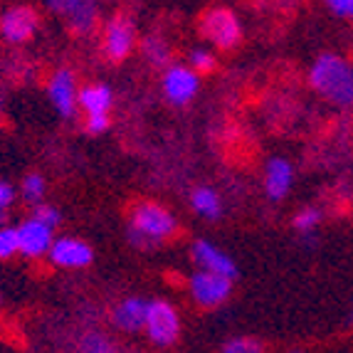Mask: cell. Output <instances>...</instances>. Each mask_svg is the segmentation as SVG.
Segmentation results:
<instances>
[{
    "label": "cell",
    "instance_id": "cell-1",
    "mask_svg": "<svg viewBox=\"0 0 353 353\" xmlns=\"http://www.w3.org/2000/svg\"><path fill=\"white\" fill-rule=\"evenodd\" d=\"M309 84L319 97L339 109H353V65L341 54H321L312 65Z\"/></svg>",
    "mask_w": 353,
    "mask_h": 353
},
{
    "label": "cell",
    "instance_id": "cell-2",
    "mask_svg": "<svg viewBox=\"0 0 353 353\" xmlns=\"http://www.w3.org/2000/svg\"><path fill=\"white\" fill-rule=\"evenodd\" d=\"M176 230H178L176 218H173L163 205H156V203H139V205L131 210L129 237L139 248L159 245V242L176 235Z\"/></svg>",
    "mask_w": 353,
    "mask_h": 353
},
{
    "label": "cell",
    "instance_id": "cell-3",
    "mask_svg": "<svg viewBox=\"0 0 353 353\" xmlns=\"http://www.w3.org/2000/svg\"><path fill=\"white\" fill-rule=\"evenodd\" d=\"M143 331L156 346H173L181 339V316H178L176 306L163 299L148 301Z\"/></svg>",
    "mask_w": 353,
    "mask_h": 353
},
{
    "label": "cell",
    "instance_id": "cell-4",
    "mask_svg": "<svg viewBox=\"0 0 353 353\" xmlns=\"http://www.w3.org/2000/svg\"><path fill=\"white\" fill-rule=\"evenodd\" d=\"M232 282H235V279L198 267V270L190 274L188 289L195 304L212 309V306H220L223 301H228V296L232 294Z\"/></svg>",
    "mask_w": 353,
    "mask_h": 353
},
{
    "label": "cell",
    "instance_id": "cell-5",
    "mask_svg": "<svg viewBox=\"0 0 353 353\" xmlns=\"http://www.w3.org/2000/svg\"><path fill=\"white\" fill-rule=\"evenodd\" d=\"M201 32L205 40H210L212 45H218L223 50L235 48L242 37L240 20L235 18V12L225 10V8H215V10L203 15Z\"/></svg>",
    "mask_w": 353,
    "mask_h": 353
},
{
    "label": "cell",
    "instance_id": "cell-6",
    "mask_svg": "<svg viewBox=\"0 0 353 353\" xmlns=\"http://www.w3.org/2000/svg\"><path fill=\"white\" fill-rule=\"evenodd\" d=\"M161 87H163L165 99L176 106H185L188 101L195 99L198 89H201V77L193 67L185 65H171L163 72V79H161Z\"/></svg>",
    "mask_w": 353,
    "mask_h": 353
},
{
    "label": "cell",
    "instance_id": "cell-7",
    "mask_svg": "<svg viewBox=\"0 0 353 353\" xmlns=\"http://www.w3.org/2000/svg\"><path fill=\"white\" fill-rule=\"evenodd\" d=\"M48 8L74 32H92L99 20V0H48Z\"/></svg>",
    "mask_w": 353,
    "mask_h": 353
},
{
    "label": "cell",
    "instance_id": "cell-8",
    "mask_svg": "<svg viewBox=\"0 0 353 353\" xmlns=\"http://www.w3.org/2000/svg\"><path fill=\"white\" fill-rule=\"evenodd\" d=\"M18 237H20V254L28 259H37V257H45L50 252V248H52L54 228L37 220L35 215H30L25 223H20Z\"/></svg>",
    "mask_w": 353,
    "mask_h": 353
},
{
    "label": "cell",
    "instance_id": "cell-9",
    "mask_svg": "<svg viewBox=\"0 0 353 353\" xmlns=\"http://www.w3.org/2000/svg\"><path fill=\"white\" fill-rule=\"evenodd\" d=\"M37 30V15L32 8L15 6L0 15V35L10 45H23Z\"/></svg>",
    "mask_w": 353,
    "mask_h": 353
},
{
    "label": "cell",
    "instance_id": "cell-10",
    "mask_svg": "<svg viewBox=\"0 0 353 353\" xmlns=\"http://www.w3.org/2000/svg\"><path fill=\"white\" fill-rule=\"evenodd\" d=\"M50 262L54 267H62V270H82V267L92 265L94 252L84 240H77V237H59L52 240V248H50Z\"/></svg>",
    "mask_w": 353,
    "mask_h": 353
},
{
    "label": "cell",
    "instance_id": "cell-11",
    "mask_svg": "<svg viewBox=\"0 0 353 353\" xmlns=\"http://www.w3.org/2000/svg\"><path fill=\"white\" fill-rule=\"evenodd\" d=\"M136 45V30L134 23L124 15L119 18H112L104 28V52L109 59L114 62H121L131 54Z\"/></svg>",
    "mask_w": 353,
    "mask_h": 353
},
{
    "label": "cell",
    "instance_id": "cell-12",
    "mask_svg": "<svg viewBox=\"0 0 353 353\" xmlns=\"http://www.w3.org/2000/svg\"><path fill=\"white\" fill-rule=\"evenodd\" d=\"M48 94L54 112L62 119H72L77 112V79L70 70H57L48 82Z\"/></svg>",
    "mask_w": 353,
    "mask_h": 353
},
{
    "label": "cell",
    "instance_id": "cell-13",
    "mask_svg": "<svg viewBox=\"0 0 353 353\" xmlns=\"http://www.w3.org/2000/svg\"><path fill=\"white\" fill-rule=\"evenodd\" d=\"M190 254H193V262L201 270H210V272H218V274H225L230 279H237L235 259L230 257L228 252H223L220 248H215L212 242L195 240L193 248H190Z\"/></svg>",
    "mask_w": 353,
    "mask_h": 353
},
{
    "label": "cell",
    "instance_id": "cell-14",
    "mask_svg": "<svg viewBox=\"0 0 353 353\" xmlns=\"http://www.w3.org/2000/svg\"><path fill=\"white\" fill-rule=\"evenodd\" d=\"M146 312H148V301L141 296H129V299L119 301L112 312V321L119 331L124 334H136V331H143L146 324Z\"/></svg>",
    "mask_w": 353,
    "mask_h": 353
},
{
    "label": "cell",
    "instance_id": "cell-15",
    "mask_svg": "<svg viewBox=\"0 0 353 353\" xmlns=\"http://www.w3.org/2000/svg\"><path fill=\"white\" fill-rule=\"evenodd\" d=\"M294 183V168L287 159H270L265 171V193L270 201H284Z\"/></svg>",
    "mask_w": 353,
    "mask_h": 353
},
{
    "label": "cell",
    "instance_id": "cell-16",
    "mask_svg": "<svg viewBox=\"0 0 353 353\" xmlns=\"http://www.w3.org/2000/svg\"><path fill=\"white\" fill-rule=\"evenodd\" d=\"M77 104L87 117H97V114H109L114 104V94L112 89L106 84H89L79 92L77 97Z\"/></svg>",
    "mask_w": 353,
    "mask_h": 353
},
{
    "label": "cell",
    "instance_id": "cell-17",
    "mask_svg": "<svg viewBox=\"0 0 353 353\" xmlns=\"http://www.w3.org/2000/svg\"><path fill=\"white\" fill-rule=\"evenodd\" d=\"M190 205L205 220H218L223 215V198L218 195V190L208 188V185H201L190 193Z\"/></svg>",
    "mask_w": 353,
    "mask_h": 353
},
{
    "label": "cell",
    "instance_id": "cell-18",
    "mask_svg": "<svg viewBox=\"0 0 353 353\" xmlns=\"http://www.w3.org/2000/svg\"><path fill=\"white\" fill-rule=\"evenodd\" d=\"M45 193H48V185H45V178H42L40 173H30V176H25L23 185H20V195H23L25 203L37 205V203L45 201Z\"/></svg>",
    "mask_w": 353,
    "mask_h": 353
},
{
    "label": "cell",
    "instance_id": "cell-19",
    "mask_svg": "<svg viewBox=\"0 0 353 353\" xmlns=\"http://www.w3.org/2000/svg\"><path fill=\"white\" fill-rule=\"evenodd\" d=\"M143 54H146L148 62L156 67H165L171 62V50H168V45H165L163 40H159V37L143 40Z\"/></svg>",
    "mask_w": 353,
    "mask_h": 353
},
{
    "label": "cell",
    "instance_id": "cell-20",
    "mask_svg": "<svg viewBox=\"0 0 353 353\" xmlns=\"http://www.w3.org/2000/svg\"><path fill=\"white\" fill-rule=\"evenodd\" d=\"M79 348L82 351H92V353H106V351H114V343L112 339L101 331H89V334L82 336V341H79Z\"/></svg>",
    "mask_w": 353,
    "mask_h": 353
},
{
    "label": "cell",
    "instance_id": "cell-21",
    "mask_svg": "<svg viewBox=\"0 0 353 353\" xmlns=\"http://www.w3.org/2000/svg\"><path fill=\"white\" fill-rule=\"evenodd\" d=\"M319 223H321V210H316V208H304L294 215V230L301 235H312L319 228Z\"/></svg>",
    "mask_w": 353,
    "mask_h": 353
},
{
    "label": "cell",
    "instance_id": "cell-22",
    "mask_svg": "<svg viewBox=\"0 0 353 353\" xmlns=\"http://www.w3.org/2000/svg\"><path fill=\"white\" fill-rule=\"evenodd\" d=\"M20 252L18 228H0V259H10Z\"/></svg>",
    "mask_w": 353,
    "mask_h": 353
},
{
    "label": "cell",
    "instance_id": "cell-23",
    "mask_svg": "<svg viewBox=\"0 0 353 353\" xmlns=\"http://www.w3.org/2000/svg\"><path fill=\"white\" fill-rule=\"evenodd\" d=\"M188 65L193 67L198 74H203V72H212V67H215V57H212L210 50L195 48V50H190V54H188Z\"/></svg>",
    "mask_w": 353,
    "mask_h": 353
},
{
    "label": "cell",
    "instance_id": "cell-24",
    "mask_svg": "<svg viewBox=\"0 0 353 353\" xmlns=\"http://www.w3.org/2000/svg\"><path fill=\"white\" fill-rule=\"evenodd\" d=\"M32 215H35L37 220H42V223H48L50 228H59V223H62V212L45 201L37 203V205H32Z\"/></svg>",
    "mask_w": 353,
    "mask_h": 353
},
{
    "label": "cell",
    "instance_id": "cell-25",
    "mask_svg": "<svg viewBox=\"0 0 353 353\" xmlns=\"http://www.w3.org/2000/svg\"><path fill=\"white\" fill-rule=\"evenodd\" d=\"M223 351H228V353H257V351H262V343H259L257 339H245V336H240V339H230V341L223 346Z\"/></svg>",
    "mask_w": 353,
    "mask_h": 353
},
{
    "label": "cell",
    "instance_id": "cell-26",
    "mask_svg": "<svg viewBox=\"0 0 353 353\" xmlns=\"http://www.w3.org/2000/svg\"><path fill=\"white\" fill-rule=\"evenodd\" d=\"M324 3L336 18L353 20V0H324Z\"/></svg>",
    "mask_w": 353,
    "mask_h": 353
},
{
    "label": "cell",
    "instance_id": "cell-27",
    "mask_svg": "<svg viewBox=\"0 0 353 353\" xmlns=\"http://www.w3.org/2000/svg\"><path fill=\"white\" fill-rule=\"evenodd\" d=\"M109 124H112V119H109V114H97V117H87V131L89 134H104L106 129H109Z\"/></svg>",
    "mask_w": 353,
    "mask_h": 353
},
{
    "label": "cell",
    "instance_id": "cell-28",
    "mask_svg": "<svg viewBox=\"0 0 353 353\" xmlns=\"http://www.w3.org/2000/svg\"><path fill=\"white\" fill-rule=\"evenodd\" d=\"M15 203V190L10 183L0 181V212H8V208Z\"/></svg>",
    "mask_w": 353,
    "mask_h": 353
},
{
    "label": "cell",
    "instance_id": "cell-29",
    "mask_svg": "<svg viewBox=\"0 0 353 353\" xmlns=\"http://www.w3.org/2000/svg\"><path fill=\"white\" fill-rule=\"evenodd\" d=\"M348 321H351V324H353V309H351V314H348Z\"/></svg>",
    "mask_w": 353,
    "mask_h": 353
}]
</instances>
